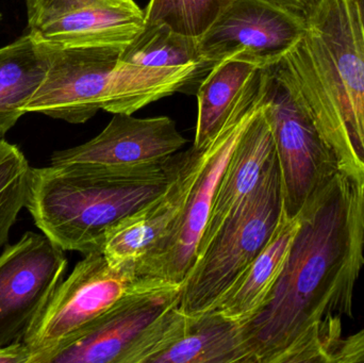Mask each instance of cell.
Instances as JSON below:
<instances>
[{
    "label": "cell",
    "mask_w": 364,
    "mask_h": 363,
    "mask_svg": "<svg viewBox=\"0 0 364 363\" xmlns=\"http://www.w3.org/2000/svg\"><path fill=\"white\" fill-rule=\"evenodd\" d=\"M299 217L269 300L243 324L250 363H301L323 320L353 318L364 266V183L338 173Z\"/></svg>",
    "instance_id": "1"
},
{
    "label": "cell",
    "mask_w": 364,
    "mask_h": 363,
    "mask_svg": "<svg viewBox=\"0 0 364 363\" xmlns=\"http://www.w3.org/2000/svg\"><path fill=\"white\" fill-rule=\"evenodd\" d=\"M280 61L340 170L364 183V0H314Z\"/></svg>",
    "instance_id": "2"
},
{
    "label": "cell",
    "mask_w": 364,
    "mask_h": 363,
    "mask_svg": "<svg viewBox=\"0 0 364 363\" xmlns=\"http://www.w3.org/2000/svg\"><path fill=\"white\" fill-rule=\"evenodd\" d=\"M178 153L132 168H31L26 208L38 229L64 251H102L111 228L164 193Z\"/></svg>",
    "instance_id": "3"
},
{
    "label": "cell",
    "mask_w": 364,
    "mask_h": 363,
    "mask_svg": "<svg viewBox=\"0 0 364 363\" xmlns=\"http://www.w3.org/2000/svg\"><path fill=\"white\" fill-rule=\"evenodd\" d=\"M40 43V42H38ZM48 55L46 76L26 106L70 124H83L100 110L127 113L176 92L198 87L203 67L158 68L119 62L121 49L62 48L40 43Z\"/></svg>",
    "instance_id": "4"
},
{
    "label": "cell",
    "mask_w": 364,
    "mask_h": 363,
    "mask_svg": "<svg viewBox=\"0 0 364 363\" xmlns=\"http://www.w3.org/2000/svg\"><path fill=\"white\" fill-rule=\"evenodd\" d=\"M282 210V176L275 151L255 189L197 257L182 283V313L198 318L216 306L269 242Z\"/></svg>",
    "instance_id": "5"
},
{
    "label": "cell",
    "mask_w": 364,
    "mask_h": 363,
    "mask_svg": "<svg viewBox=\"0 0 364 363\" xmlns=\"http://www.w3.org/2000/svg\"><path fill=\"white\" fill-rule=\"evenodd\" d=\"M181 286L154 279L119 300L50 363H151L186 332Z\"/></svg>",
    "instance_id": "6"
},
{
    "label": "cell",
    "mask_w": 364,
    "mask_h": 363,
    "mask_svg": "<svg viewBox=\"0 0 364 363\" xmlns=\"http://www.w3.org/2000/svg\"><path fill=\"white\" fill-rule=\"evenodd\" d=\"M262 70L263 112L275 142L284 211L294 219L341 170L282 61Z\"/></svg>",
    "instance_id": "7"
},
{
    "label": "cell",
    "mask_w": 364,
    "mask_h": 363,
    "mask_svg": "<svg viewBox=\"0 0 364 363\" xmlns=\"http://www.w3.org/2000/svg\"><path fill=\"white\" fill-rule=\"evenodd\" d=\"M154 281L139 276L136 262L111 266L102 251L85 255L58 286L23 339L30 363H50L55 354L87 334L119 300Z\"/></svg>",
    "instance_id": "8"
},
{
    "label": "cell",
    "mask_w": 364,
    "mask_h": 363,
    "mask_svg": "<svg viewBox=\"0 0 364 363\" xmlns=\"http://www.w3.org/2000/svg\"><path fill=\"white\" fill-rule=\"evenodd\" d=\"M264 100V77L259 70L246 87L230 117L210 142L209 155L191 189L181 215L168 234L140 260L136 273L182 287L197 258V249L209 220L214 193L229 157Z\"/></svg>",
    "instance_id": "9"
},
{
    "label": "cell",
    "mask_w": 364,
    "mask_h": 363,
    "mask_svg": "<svg viewBox=\"0 0 364 363\" xmlns=\"http://www.w3.org/2000/svg\"><path fill=\"white\" fill-rule=\"evenodd\" d=\"M305 29V15L269 0H227L199 38V51L211 67L229 59L269 67L295 46Z\"/></svg>",
    "instance_id": "10"
},
{
    "label": "cell",
    "mask_w": 364,
    "mask_h": 363,
    "mask_svg": "<svg viewBox=\"0 0 364 363\" xmlns=\"http://www.w3.org/2000/svg\"><path fill=\"white\" fill-rule=\"evenodd\" d=\"M68 259L44 234L28 232L0 254V347L23 341L63 281Z\"/></svg>",
    "instance_id": "11"
},
{
    "label": "cell",
    "mask_w": 364,
    "mask_h": 363,
    "mask_svg": "<svg viewBox=\"0 0 364 363\" xmlns=\"http://www.w3.org/2000/svg\"><path fill=\"white\" fill-rule=\"evenodd\" d=\"M26 8L32 38L62 48L124 50L145 27L134 0H26Z\"/></svg>",
    "instance_id": "12"
},
{
    "label": "cell",
    "mask_w": 364,
    "mask_h": 363,
    "mask_svg": "<svg viewBox=\"0 0 364 363\" xmlns=\"http://www.w3.org/2000/svg\"><path fill=\"white\" fill-rule=\"evenodd\" d=\"M168 117L136 119L117 113L106 128L85 144L51 156L53 166L132 168L164 161L186 144Z\"/></svg>",
    "instance_id": "13"
},
{
    "label": "cell",
    "mask_w": 364,
    "mask_h": 363,
    "mask_svg": "<svg viewBox=\"0 0 364 363\" xmlns=\"http://www.w3.org/2000/svg\"><path fill=\"white\" fill-rule=\"evenodd\" d=\"M210 143L178 153L176 170L164 193L111 228L102 249L111 266L138 261L168 234L207 161Z\"/></svg>",
    "instance_id": "14"
},
{
    "label": "cell",
    "mask_w": 364,
    "mask_h": 363,
    "mask_svg": "<svg viewBox=\"0 0 364 363\" xmlns=\"http://www.w3.org/2000/svg\"><path fill=\"white\" fill-rule=\"evenodd\" d=\"M263 104L240 136L225 166L197 249V257L205 251L227 217L255 189L267 162L275 153L273 132L263 112Z\"/></svg>",
    "instance_id": "15"
},
{
    "label": "cell",
    "mask_w": 364,
    "mask_h": 363,
    "mask_svg": "<svg viewBox=\"0 0 364 363\" xmlns=\"http://www.w3.org/2000/svg\"><path fill=\"white\" fill-rule=\"evenodd\" d=\"M299 226V215L290 219L282 210L269 242L212 310L242 324L252 319L264 306L277 283Z\"/></svg>",
    "instance_id": "16"
},
{
    "label": "cell",
    "mask_w": 364,
    "mask_h": 363,
    "mask_svg": "<svg viewBox=\"0 0 364 363\" xmlns=\"http://www.w3.org/2000/svg\"><path fill=\"white\" fill-rule=\"evenodd\" d=\"M151 363H250L243 324L215 310L191 318L186 332Z\"/></svg>",
    "instance_id": "17"
},
{
    "label": "cell",
    "mask_w": 364,
    "mask_h": 363,
    "mask_svg": "<svg viewBox=\"0 0 364 363\" xmlns=\"http://www.w3.org/2000/svg\"><path fill=\"white\" fill-rule=\"evenodd\" d=\"M48 55L29 32L0 48V136L26 114V106L46 76Z\"/></svg>",
    "instance_id": "18"
},
{
    "label": "cell",
    "mask_w": 364,
    "mask_h": 363,
    "mask_svg": "<svg viewBox=\"0 0 364 363\" xmlns=\"http://www.w3.org/2000/svg\"><path fill=\"white\" fill-rule=\"evenodd\" d=\"M259 70L248 62L229 59L218 62L205 75L197 87L194 146L205 147L218 136Z\"/></svg>",
    "instance_id": "19"
},
{
    "label": "cell",
    "mask_w": 364,
    "mask_h": 363,
    "mask_svg": "<svg viewBox=\"0 0 364 363\" xmlns=\"http://www.w3.org/2000/svg\"><path fill=\"white\" fill-rule=\"evenodd\" d=\"M198 40L161 23H145L144 29L122 50L119 61L145 67H203L210 70L211 66L201 57Z\"/></svg>",
    "instance_id": "20"
},
{
    "label": "cell",
    "mask_w": 364,
    "mask_h": 363,
    "mask_svg": "<svg viewBox=\"0 0 364 363\" xmlns=\"http://www.w3.org/2000/svg\"><path fill=\"white\" fill-rule=\"evenodd\" d=\"M30 170L21 149L0 139V247L8 242L11 228L25 207Z\"/></svg>",
    "instance_id": "21"
},
{
    "label": "cell",
    "mask_w": 364,
    "mask_h": 363,
    "mask_svg": "<svg viewBox=\"0 0 364 363\" xmlns=\"http://www.w3.org/2000/svg\"><path fill=\"white\" fill-rule=\"evenodd\" d=\"M227 0H151L145 23H161L173 31L200 38L218 18Z\"/></svg>",
    "instance_id": "22"
},
{
    "label": "cell",
    "mask_w": 364,
    "mask_h": 363,
    "mask_svg": "<svg viewBox=\"0 0 364 363\" xmlns=\"http://www.w3.org/2000/svg\"><path fill=\"white\" fill-rule=\"evenodd\" d=\"M333 363H364V330L342 338Z\"/></svg>",
    "instance_id": "23"
},
{
    "label": "cell",
    "mask_w": 364,
    "mask_h": 363,
    "mask_svg": "<svg viewBox=\"0 0 364 363\" xmlns=\"http://www.w3.org/2000/svg\"><path fill=\"white\" fill-rule=\"evenodd\" d=\"M29 349L23 341L0 347V363H30Z\"/></svg>",
    "instance_id": "24"
},
{
    "label": "cell",
    "mask_w": 364,
    "mask_h": 363,
    "mask_svg": "<svg viewBox=\"0 0 364 363\" xmlns=\"http://www.w3.org/2000/svg\"><path fill=\"white\" fill-rule=\"evenodd\" d=\"M269 1L279 4V6H284V8L288 9V10L293 11V12L305 15L308 8L311 6L314 0H269Z\"/></svg>",
    "instance_id": "25"
},
{
    "label": "cell",
    "mask_w": 364,
    "mask_h": 363,
    "mask_svg": "<svg viewBox=\"0 0 364 363\" xmlns=\"http://www.w3.org/2000/svg\"><path fill=\"white\" fill-rule=\"evenodd\" d=\"M1 17H2L1 14H0V21H1Z\"/></svg>",
    "instance_id": "26"
}]
</instances>
